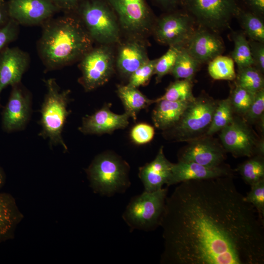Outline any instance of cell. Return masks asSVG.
I'll use <instances>...</instances> for the list:
<instances>
[{"label": "cell", "instance_id": "6da1fadb", "mask_svg": "<svg viewBox=\"0 0 264 264\" xmlns=\"http://www.w3.org/2000/svg\"><path fill=\"white\" fill-rule=\"evenodd\" d=\"M233 179L184 181L166 198L160 222L165 243L161 262L264 264V217Z\"/></svg>", "mask_w": 264, "mask_h": 264}, {"label": "cell", "instance_id": "7a4b0ae2", "mask_svg": "<svg viewBox=\"0 0 264 264\" xmlns=\"http://www.w3.org/2000/svg\"><path fill=\"white\" fill-rule=\"evenodd\" d=\"M92 39L77 19L63 17L47 24L38 51L48 69H57L82 58L92 49Z\"/></svg>", "mask_w": 264, "mask_h": 264}, {"label": "cell", "instance_id": "3957f363", "mask_svg": "<svg viewBox=\"0 0 264 264\" xmlns=\"http://www.w3.org/2000/svg\"><path fill=\"white\" fill-rule=\"evenodd\" d=\"M46 92L42 103L39 121L42 130L39 135L48 139L51 147L60 145L64 151L67 147L62 137L63 130L70 111L67 110L70 101L69 89L61 90L54 78L44 80Z\"/></svg>", "mask_w": 264, "mask_h": 264}, {"label": "cell", "instance_id": "277c9868", "mask_svg": "<svg viewBox=\"0 0 264 264\" xmlns=\"http://www.w3.org/2000/svg\"><path fill=\"white\" fill-rule=\"evenodd\" d=\"M86 171L92 189L102 195L123 191L130 185L128 164L112 153L97 155Z\"/></svg>", "mask_w": 264, "mask_h": 264}, {"label": "cell", "instance_id": "5b68a950", "mask_svg": "<svg viewBox=\"0 0 264 264\" xmlns=\"http://www.w3.org/2000/svg\"><path fill=\"white\" fill-rule=\"evenodd\" d=\"M218 101L206 94L195 97L177 123L167 130L169 135L176 141L187 142L206 135Z\"/></svg>", "mask_w": 264, "mask_h": 264}, {"label": "cell", "instance_id": "8992f818", "mask_svg": "<svg viewBox=\"0 0 264 264\" xmlns=\"http://www.w3.org/2000/svg\"><path fill=\"white\" fill-rule=\"evenodd\" d=\"M167 189L144 191L130 202L123 215L127 223L134 228L148 229L160 224L164 211Z\"/></svg>", "mask_w": 264, "mask_h": 264}, {"label": "cell", "instance_id": "52a82bcc", "mask_svg": "<svg viewBox=\"0 0 264 264\" xmlns=\"http://www.w3.org/2000/svg\"><path fill=\"white\" fill-rule=\"evenodd\" d=\"M80 10L85 28L92 40L106 44L119 41L115 18L106 3L100 0H87Z\"/></svg>", "mask_w": 264, "mask_h": 264}, {"label": "cell", "instance_id": "ba28073f", "mask_svg": "<svg viewBox=\"0 0 264 264\" xmlns=\"http://www.w3.org/2000/svg\"><path fill=\"white\" fill-rule=\"evenodd\" d=\"M220 132L222 147L234 157L264 155L263 141L258 140L249 124L242 117L234 116L232 121Z\"/></svg>", "mask_w": 264, "mask_h": 264}, {"label": "cell", "instance_id": "9c48e42d", "mask_svg": "<svg viewBox=\"0 0 264 264\" xmlns=\"http://www.w3.org/2000/svg\"><path fill=\"white\" fill-rule=\"evenodd\" d=\"M183 2L200 24L215 31L226 27L241 9L235 0H183Z\"/></svg>", "mask_w": 264, "mask_h": 264}, {"label": "cell", "instance_id": "30bf717a", "mask_svg": "<svg viewBox=\"0 0 264 264\" xmlns=\"http://www.w3.org/2000/svg\"><path fill=\"white\" fill-rule=\"evenodd\" d=\"M79 82L86 91L93 90L108 81L113 70V57L108 47L91 49L82 57Z\"/></svg>", "mask_w": 264, "mask_h": 264}, {"label": "cell", "instance_id": "8fae6325", "mask_svg": "<svg viewBox=\"0 0 264 264\" xmlns=\"http://www.w3.org/2000/svg\"><path fill=\"white\" fill-rule=\"evenodd\" d=\"M32 98L21 83L12 87L9 97L1 112L3 131L10 133L24 130L31 117Z\"/></svg>", "mask_w": 264, "mask_h": 264}, {"label": "cell", "instance_id": "7c38bea8", "mask_svg": "<svg viewBox=\"0 0 264 264\" xmlns=\"http://www.w3.org/2000/svg\"><path fill=\"white\" fill-rule=\"evenodd\" d=\"M187 142L179 154L178 161L212 167L224 164L226 152L212 136L205 135Z\"/></svg>", "mask_w": 264, "mask_h": 264}, {"label": "cell", "instance_id": "4fadbf2b", "mask_svg": "<svg viewBox=\"0 0 264 264\" xmlns=\"http://www.w3.org/2000/svg\"><path fill=\"white\" fill-rule=\"evenodd\" d=\"M122 27L131 33L142 34L150 27V11L145 0H108Z\"/></svg>", "mask_w": 264, "mask_h": 264}, {"label": "cell", "instance_id": "5bb4252c", "mask_svg": "<svg viewBox=\"0 0 264 264\" xmlns=\"http://www.w3.org/2000/svg\"><path fill=\"white\" fill-rule=\"evenodd\" d=\"M195 30L189 15L176 13L161 18L155 28L154 34L161 44L185 46Z\"/></svg>", "mask_w": 264, "mask_h": 264}, {"label": "cell", "instance_id": "9a60e30c", "mask_svg": "<svg viewBox=\"0 0 264 264\" xmlns=\"http://www.w3.org/2000/svg\"><path fill=\"white\" fill-rule=\"evenodd\" d=\"M7 2L10 18L19 24L40 23L58 9L52 0H8Z\"/></svg>", "mask_w": 264, "mask_h": 264}, {"label": "cell", "instance_id": "2e32d148", "mask_svg": "<svg viewBox=\"0 0 264 264\" xmlns=\"http://www.w3.org/2000/svg\"><path fill=\"white\" fill-rule=\"evenodd\" d=\"M29 63L28 55L17 47L7 46L0 53V97L7 86L21 83Z\"/></svg>", "mask_w": 264, "mask_h": 264}, {"label": "cell", "instance_id": "e0dca14e", "mask_svg": "<svg viewBox=\"0 0 264 264\" xmlns=\"http://www.w3.org/2000/svg\"><path fill=\"white\" fill-rule=\"evenodd\" d=\"M234 171L225 164L212 167L192 162L178 161L173 163L168 186L191 180H202L224 176H233Z\"/></svg>", "mask_w": 264, "mask_h": 264}, {"label": "cell", "instance_id": "ac0fdd59", "mask_svg": "<svg viewBox=\"0 0 264 264\" xmlns=\"http://www.w3.org/2000/svg\"><path fill=\"white\" fill-rule=\"evenodd\" d=\"M110 107V104H107L92 114L84 117L79 130L85 134H102L126 127L129 124V115L126 112L114 113Z\"/></svg>", "mask_w": 264, "mask_h": 264}, {"label": "cell", "instance_id": "d6986e66", "mask_svg": "<svg viewBox=\"0 0 264 264\" xmlns=\"http://www.w3.org/2000/svg\"><path fill=\"white\" fill-rule=\"evenodd\" d=\"M184 46L200 64L210 62L221 55L224 49L219 38L204 29L195 30Z\"/></svg>", "mask_w": 264, "mask_h": 264}, {"label": "cell", "instance_id": "ffe728a7", "mask_svg": "<svg viewBox=\"0 0 264 264\" xmlns=\"http://www.w3.org/2000/svg\"><path fill=\"white\" fill-rule=\"evenodd\" d=\"M173 163L165 157L161 147L155 158L150 163L139 168V176L143 182L145 191L154 192L168 186L172 175Z\"/></svg>", "mask_w": 264, "mask_h": 264}, {"label": "cell", "instance_id": "44dd1931", "mask_svg": "<svg viewBox=\"0 0 264 264\" xmlns=\"http://www.w3.org/2000/svg\"><path fill=\"white\" fill-rule=\"evenodd\" d=\"M149 59L143 43L136 39L130 40L119 48L117 66L120 72L128 77Z\"/></svg>", "mask_w": 264, "mask_h": 264}, {"label": "cell", "instance_id": "7402d4cb", "mask_svg": "<svg viewBox=\"0 0 264 264\" xmlns=\"http://www.w3.org/2000/svg\"><path fill=\"white\" fill-rule=\"evenodd\" d=\"M23 215L10 194L0 193V243L13 239Z\"/></svg>", "mask_w": 264, "mask_h": 264}, {"label": "cell", "instance_id": "603a6c76", "mask_svg": "<svg viewBox=\"0 0 264 264\" xmlns=\"http://www.w3.org/2000/svg\"><path fill=\"white\" fill-rule=\"evenodd\" d=\"M190 102L165 100L156 102L152 114L154 126L164 131L172 128L179 121Z\"/></svg>", "mask_w": 264, "mask_h": 264}, {"label": "cell", "instance_id": "cb8c5ba5", "mask_svg": "<svg viewBox=\"0 0 264 264\" xmlns=\"http://www.w3.org/2000/svg\"><path fill=\"white\" fill-rule=\"evenodd\" d=\"M117 93L130 117L135 120L140 110L154 103V100L148 99L137 88L129 85L117 86Z\"/></svg>", "mask_w": 264, "mask_h": 264}, {"label": "cell", "instance_id": "d4e9b609", "mask_svg": "<svg viewBox=\"0 0 264 264\" xmlns=\"http://www.w3.org/2000/svg\"><path fill=\"white\" fill-rule=\"evenodd\" d=\"M200 63L188 52L185 46L179 50L171 73L176 79L192 80Z\"/></svg>", "mask_w": 264, "mask_h": 264}, {"label": "cell", "instance_id": "484cf974", "mask_svg": "<svg viewBox=\"0 0 264 264\" xmlns=\"http://www.w3.org/2000/svg\"><path fill=\"white\" fill-rule=\"evenodd\" d=\"M236 171L243 181L251 186L264 179V155L256 154L240 164Z\"/></svg>", "mask_w": 264, "mask_h": 264}, {"label": "cell", "instance_id": "4316f807", "mask_svg": "<svg viewBox=\"0 0 264 264\" xmlns=\"http://www.w3.org/2000/svg\"><path fill=\"white\" fill-rule=\"evenodd\" d=\"M235 113L229 98L218 101L207 135L213 136L230 123Z\"/></svg>", "mask_w": 264, "mask_h": 264}, {"label": "cell", "instance_id": "83f0119b", "mask_svg": "<svg viewBox=\"0 0 264 264\" xmlns=\"http://www.w3.org/2000/svg\"><path fill=\"white\" fill-rule=\"evenodd\" d=\"M193 94L192 80L178 79L172 83L166 88L165 93L154 100V103L165 100L171 101L191 102L195 99Z\"/></svg>", "mask_w": 264, "mask_h": 264}, {"label": "cell", "instance_id": "f1b7e54d", "mask_svg": "<svg viewBox=\"0 0 264 264\" xmlns=\"http://www.w3.org/2000/svg\"><path fill=\"white\" fill-rule=\"evenodd\" d=\"M208 71L210 76L215 80L231 81L236 77L233 59L221 54L209 62Z\"/></svg>", "mask_w": 264, "mask_h": 264}, {"label": "cell", "instance_id": "f546056e", "mask_svg": "<svg viewBox=\"0 0 264 264\" xmlns=\"http://www.w3.org/2000/svg\"><path fill=\"white\" fill-rule=\"evenodd\" d=\"M235 79V84L254 93L264 88L263 73L253 66L238 69Z\"/></svg>", "mask_w": 264, "mask_h": 264}, {"label": "cell", "instance_id": "4dcf8cb0", "mask_svg": "<svg viewBox=\"0 0 264 264\" xmlns=\"http://www.w3.org/2000/svg\"><path fill=\"white\" fill-rule=\"evenodd\" d=\"M237 17L251 40L264 42V24L259 16L252 12L241 9Z\"/></svg>", "mask_w": 264, "mask_h": 264}, {"label": "cell", "instance_id": "1f68e13d", "mask_svg": "<svg viewBox=\"0 0 264 264\" xmlns=\"http://www.w3.org/2000/svg\"><path fill=\"white\" fill-rule=\"evenodd\" d=\"M232 38L234 48L231 57L237 64L238 69L253 66L249 42L244 34L234 33Z\"/></svg>", "mask_w": 264, "mask_h": 264}, {"label": "cell", "instance_id": "d6a6232c", "mask_svg": "<svg viewBox=\"0 0 264 264\" xmlns=\"http://www.w3.org/2000/svg\"><path fill=\"white\" fill-rule=\"evenodd\" d=\"M256 93L235 84L229 97L235 114L243 116L252 104Z\"/></svg>", "mask_w": 264, "mask_h": 264}, {"label": "cell", "instance_id": "836d02e7", "mask_svg": "<svg viewBox=\"0 0 264 264\" xmlns=\"http://www.w3.org/2000/svg\"><path fill=\"white\" fill-rule=\"evenodd\" d=\"M184 45H171L168 50L160 58L157 59L154 74L156 75V81L160 82L165 75L171 73L175 63L177 54Z\"/></svg>", "mask_w": 264, "mask_h": 264}, {"label": "cell", "instance_id": "e575fe53", "mask_svg": "<svg viewBox=\"0 0 264 264\" xmlns=\"http://www.w3.org/2000/svg\"><path fill=\"white\" fill-rule=\"evenodd\" d=\"M156 61L149 60L138 68L129 77L128 85L137 88L147 84L154 74Z\"/></svg>", "mask_w": 264, "mask_h": 264}, {"label": "cell", "instance_id": "d590c367", "mask_svg": "<svg viewBox=\"0 0 264 264\" xmlns=\"http://www.w3.org/2000/svg\"><path fill=\"white\" fill-rule=\"evenodd\" d=\"M264 113V88L257 91L250 108L242 118L248 124L262 122Z\"/></svg>", "mask_w": 264, "mask_h": 264}, {"label": "cell", "instance_id": "8d00e7d4", "mask_svg": "<svg viewBox=\"0 0 264 264\" xmlns=\"http://www.w3.org/2000/svg\"><path fill=\"white\" fill-rule=\"evenodd\" d=\"M250 186V191L245 196V200L264 217V179Z\"/></svg>", "mask_w": 264, "mask_h": 264}, {"label": "cell", "instance_id": "74e56055", "mask_svg": "<svg viewBox=\"0 0 264 264\" xmlns=\"http://www.w3.org/2000/svg\"><path fill=\"white\" fill-rule=\"evenodd\" d=\"M154 134V128L146 123H139L132 129L130 136L132 141L136 144H145L150 142Z\"/></svg>", "mask_w": 264, "mask_h": 264}, {"label": "cell", "instance_id": "f35d334b", "mask_svg": "<svg viewBox=\"0 0 264 264\" xmlns=\"http://www.w3.org/2000/svg\"><path fill=\"white\" fill-rule=\"evenodd\" d=\"M19 25L10 19L5 25L0 28V53L17 38Z\"/></svg>", "mask_w": 264, "mask_h": 264}, {"label": "cell", "instance_id": "ab89813d", "mask_svg": "<svg viewBox=\"0 0 264 264\" xmlns=\"http://www.w3.org/2000/svg\"><path fill=\"white\" fill-rule=\"evenodd\" d=\"M253 66L262 73L264 72V43L250 40L248 41Z\"/></svg>", "mask_w": 264, "mask_h": 264}, {"label": "cell", "instance_id": "60d3db41", "mask_svg": "<svg viewBox=\"0 0 264 264\" xmlns=\"http://www.w3.org/2000/svg\"><path fill=\"white\" fill-rule=\"evenodd\" d=\"M251 12L260 16L264 14V0H244Z\"/></svg>", "mask_w": 264, "mask_h": 264}, {"label": "cell", "instance_id": "b9f144b4", "mask_svg": "<svg viewBox=\"0 0 264 264\" xmlns=\"http://www.w3.org/2000/svg\"><path fill=\"white\" fill-rule=\"evenodd\" d=\"M10 19L6 0H0V28L5 25Z\"/></svg>", "mask_w": 264, "mask_h": 264}, {"label": "cell", "instance_id": "7bdbcfd3", "mask_svg": "<svg viewBox=\"0 0 264 264\" xmlns=\"http://www.w3.org/2000/svg\"><path fill=\"white\" fill-rule=\"evenodd\" d=\"M58 8L70 10L75 8L79 0H52Z\"/></svg>", "mask_w": 264, "mask_h": 264}, {"label": "cell", "instance_id": "ee69618b", "mask_svg": "<svg viewBox=\"0 0 264 264\" xmlns=\"http://www.w3.org/2000/svg\"><path fill=\"white\" fill-rule=\"evenodd\" d=\"M165 6H172L175 5L178 0H156Z\"/></svg>", "mask_w": 264, "mask_h": 264}, {"label": "cell", "instance_id": "f6af8a7d", "mask_svg": "<svg viewBox=\"0 0 264 264\" xmlns=\"http://www.w3.org/2000/svg\"><path fill=\"white\" fill-rule=\"evenodd\" d=\"M6 181V175L3 169L0 166V190L4 185Z\"/></svg>", "mask_w": 264, "mask_h": 264}]
</instances>
